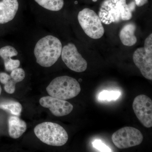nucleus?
Listing matches in <instances>:
<instances>
[{
  "label": "nucleus",
  "mask_w": 152,
  "mask_h": 152,
  "mask_svg": "<svg viewBox=\"0 0 152 152\" xmlns=\"http://www.w3.org/2000/svg\"><path fill=\"white\" fill-rule=\"evenodd\" d=\"M62 45L58 38L48 35L36 44L34 54L37 62L44 67H50L56 62L61 56Z\"/></svg>",
  "instance_id": "1"
},
{
  "label": "nucleus",
  "mask_w": 152,
  "mask_h": 152,
  "mask_svg": "<svg viewBox=\"0 0 152 152\" xmlns=\"http://www.w3.org/2000/svg\"><path fill=\"white\" fill-rule=\"evenodd\" d=\"M34 132L41 141L53 146L64 145L69 139L67 133L62 126L50 122L37 125L34 129Z\"/></svg>",
  "instance_id": "2"
},
{
  "label": "nucleus",
  "mask_w": 152,
  "mask_h": 152,
  "mask_svg": "<svg viewBox=\"0 0 152 152\" xmlns=\"http://www.w3.org/2000/svg\"><path fill=\"white\" fill-rule=\"evenodd\" d=\"M46 91L51 96L66 100L78 95L81 91V88L75 79L63 76L53 80L47 87Z\"/></svg>",
  "instance_id": "3"
},
{
  "label": "nucleus",
  "mask_w": 152,
  "mask_h": 152,
  "mask_svg": "<svg viewBox=\"0 0 152 152\" xmlns=\"http://www.w3.org/2000/svg\"><path fill=\"white\" fill-rule=\"evenodd\" d=\"M78 20L84 31L90 38L97 39L103 36V26L94 11L88 8L83 9L79 12Z\"/></svg>",
  "instance_id": "4"
},
{
  "label": "nucleus",
  "mask_w": 152,
  "mask_h": 152,
  "mask_svg": "<svg viewBox=\"0 0 152 152\" xmlns=\"http://www.w3.org/2000/svg\"><path fill=\"white\" fill-rule=\"evenodd\" d=\"M112 140L117 148L123 149L140 145L143 140V136L136 128L125 127L114 133Z\"/></svg>",
  "instance_id": "5"
},
{
  "label": "nucleus",
  "mask_w": 152,
  "mask_h": 152,
  "mask_svg": "<svg viewBox=\"0 0 152 152\" xmlns=\"http://www.w3.org/2000/svg\"><path fill=\"white\" fill-rule=\"evenodd\" d=\"M133 59L144 77L152 80V42L145 41L144 48H139L133 54Z\"/></svg>",
  "instance_id": "6"
},
{
  "label": "nucleus",
  "mask_w": 152,
  "mask_h": 152,
  "mask_svg": "<svg viewBox=\"0 0 152 152\" xmlns=\"http://www.w3.org/2000/svg\"><path fill=\"white\" fill-rule=\"evenodd\" d=\"M61 56L63 61L71 70L82 72L86 70V61L79 53L74 44L69 43L63 47Z\"/></svg>",
  "instance_id": "7"
},
{
  "label": "nucleus",
  "mask_w": 152,
  "mask_h": 152,
  "mask_svg": "<svg viewBox=\"0 0 152 152\" xmlns=\"http://www.w3.org/2000/svg\"><path fill=\"white\" fill-rule=\"evenodd\" d=\"M133 109L136 116L144 126H152V101L145 95L137 96L133 103Z\"/></svg>",
  "instance_id": "8"
},
{
  "label": "nucleus",
  "mask_w": 152,
  "mask_h": 152,
  "mask_svg": "<svg viewBox=\"0 0 152 152\" xmlns=\"http://www.w3.org/2000/svg\"><path fill=\"white\" fill-rule=\"evenodd\" d=\"M99 16L105 24L119 22L122 20L119 0H105L101 5Z\"/></svg>",
  "instance_id": "9"
},
{
  "label": "nucleus",
  "mask_w": 152,
  "mask_h": 152,
  "mask_svg": "<svg viewBox=\"0 0 152 152\" xmlns=\"http://www.w3.org/2000/svg\"><path fill=\"white\" fill-rule=\"evenodd\" d=\"M39 102L42 107L49 109L52 113L56 117L67 115L73 109V106L67 101L50 96L41 98Z\"/></svg>",
  "instance_id": "10"
},
{
  "label": "nucleus",
  "mask_w": 152,
  "mask_h": 152,
  "mask_svg": "<svg viewBox=\"0 0 152 152\" xmlns=\"http://www.w3.org/2000/svg\"><path fill=\"white\" fill-rule=\"evenodd\" d=\"M19 8L18 0L0 1V24H5L15 18Z\"/></svg>",
  "instance_id": "11"
},
{
  "label": "nucleus",
  "mask_w": 152,
  "mask_h": 152,
  "mask_svg": "<svg viewBox=\"0 0 152 152\" xmlns=\"http://www.w3.org/2000/svg\"><path fill=\"white\" fill-rule=\"evenodd\" d=\"M9 134L12 138H20L26 132L27 124L24 121L17 116H12L9 118Z\"/></svg>",
  "instance_id": "12"
},
{
  "label": "nucleus",
  "mask_w": 152,
  "mask_h": 152,
  "mask_svg": "<svg viewBox=\"0 0 152 152\" xmlns=\"http://www.w3.org/2000/svg\"><path fill=\"white\" fill-rule=\"evenodd\" d=\"M136 26L132 23H128L123 27L120 32V39L123 45L131 47L137 43V39L135 36Z\"/></svg>",
  "instance_id": "13"
},
{
  "label": "nucleus",
  "mask_w": 152,
  "mask_h": 152,
  "mask_svg": "<svg viewBox=\"0 0 152 152\" xmlns=\"http://www.w3.org/2000/svg\"><path fill=\"white\" fill-rule=\"evenodd\" d=\"M0 82L4 85L5 91L9 94H13L15 91L16 84L18 81L10 75L5 72L0 73Z\"/></svg>",
  "instance_id": "14"
},
{
  "label": "nucleus",
  "mask_w": 152,
  "mask_h": 152,
  "mask_svg": "<svg viewBox=\"0 0 152 152\" xmlns=\"http://www.w3.org/2000/svg\"><path fill=\"white\" fill-rule=\"evenodd\" d=\"M0 109L7 111L14 115L19 116L22 113V106L16 101H5L0 103Z\"/></svg>",
  "instance_id": "15"
},
{
  "label": "nucleus",
  "mask_w": 152,
  "mask_h": 152,
  "mask_svg": "<svg viewBox=\"0 0 152 152\" xmlns=\"http://www.w3.org/2000/svg\"><path fill=\"white\" fill-rule=\"evenodd\" d=\"M41 7L52 11H58L64 7V0H34Z\"/></svg>",
  "instance_id": "16"
},
{
  "label": "nucleus",
  "mask_w": 152,
  "mask_h": 152,
  "mask_svg": "<svg viewBox=\"0 0 152 152\" xmlns=\"http://www.w3.org/2000/svg\"><path fill=\"white\" fill-rule=\"evenodd\" d=\"M121 9V20H129L132 17V12L136 8V3L132 1L127 4L126 0H119Z\"/></svg>",
  "instance_id": "17"
},
{
  "label": "nucleus",
  "mask_w": 152,
  "mask_h": 152,
  "mask_svg": "<svg viewBox=\"0 0 152 152\" xmlns=\"http://www.w3.org/2000/svg\"><path fill=\"white\" fill-rule=\"evenodd\" d=\"M18 54V51L11 46H6L0 49V56L4 61L12 58V57L17 56Z\"/></svg>",
  "instance_id": "18"
},
{
  "label": "nucleus",
  "mask_w": 152,
  "mask_h": 152,
  "mask_svg": "<svg viewBox=\"0 0 152 152\" xmlns=\"http://www.w3.org/2000/svg\"><path fill=\"white\" fill-rule=\"evenodd\" d=\"M120 95L121 93L118 91H104L100 93L98 98L100 101L116 100Z\"/></svg>",
  "instance_id": "19"
},
{
  "label": "nucleus",
  "mask_w": 152,
  "mask_h": 152,
  "mask_svg": "<svg viewBox=\"0 0 152 152\" xmlns=\"http://www.w3.org/2000/svg\"><path fill=\"white\" fill-rule=\"evenodd\" d=\"M4 64L6 70L7 72H12L14 69L19 68L20 62L18 60H13L11 58L4 61Z\"/></svg>",
  "instance_id": "20"
},
{
  "label": "nucleus",
  "mask_w": 152,
  "mask_h": 152,
  "mask_svg": "<svg viewBox=\"0 0 152 152\" xmlns=\"http://www.w3.org/2000/svg\"><path fill=\"white\" fill-rule=\"evenodd\" d=\"M10 75L16 80L18 83H19L22 82L25 79L26 74L23 69L18 68L11 72Z\"/></svg>",
  "instance_id": "21"
},
{
  "label": "nucleus",
  "mask_w": 152,
  "mask_h": 152,
  "mask_svg": "<svg viewBox=\"0 0 152 152\" xmlns=\"http://www.w3.org/2000/svg\"><path fill=\"white\" fill-rule=\"evenodd\" d=\"M94 148L101 152H111V150L100 140H95L93 142Z\"/></svg>",
  "instance_id": "22"
},
{
  "label": "nucleus",
  "mask_w": 152,
  "mask_h": 152,
  "mask_svg": "<svg viewBox=\"0 0 152 152\" xmlns=\"http://www.w3.org/2000/svg\"><path fill=\"white\" fill-rule=\"evenodd\" d=\"M148 0H135L136 5L138 7H142L148 3Z\"/></svg>",
  "instance_id": "23"
},
{
  "label": "nucleus",
  "mask_w": 152,
  "mask_h": 152,
  "mask_svg": "<svg viewBox=\"0 0 152 152\" xmlns=\"http://www.w3.org/2000/svg\"><path fill=\"white\" fill-rule=\"evenodd\" d=\"M2 91V89L1 87V85H0V95L1 94V93Z\"/></svg>",
  "instance_id": "24"
},
{
  "label": "nucleus",
  "mask_w": 152,
  "mask_h": 152,
  "mask_svg": "<svg viewBox=\"0 0 152 152\" xmlns=\"http://www.w3.org/2000/svg\"><path fill=\"white\" fill-rule=\"evenodd\" d=\"M93 1L94 2H96L97 0H93Z\"/></svg>",
  "instance_id": "25"
},
{
  "label": "nucleus",
  "mask_w": 152,
  "mask_h": 152,
  "mask_svg": "<svg viewBox=\"0 0 152 152\" xmlns=\"http://www.w3.org/2000/svg\"><path fill=\"white\" fill-rule=\"evenodd\" d=\"M79 81H80V82H81L82 81V80L81 79H80V80H79Z\"/></svg>",
  "instance_id": "26"
}]
</instances>
